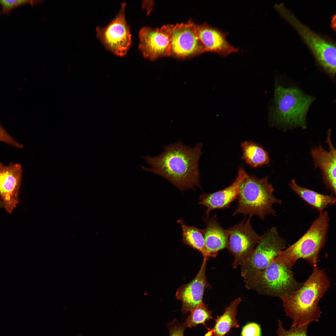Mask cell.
<instances>
[{"mask_svg": "<svg viewBox=\"0 0 336 336\" xmlns=\"http://www.w3.org/2000/svg\"><path fill=\"white\" fill-rule=\"evenodd\" d=\"M331 130L329 129L326 142L329 150H325L321 145L311 150L310 154L313 159L315 168L319 167L322 173L324 183L327 188L334 195L336 187V151L331 138Z\"/></svg>", "mask_w": 336, "mask_h": 336, "instance_id": "cell-15", "label": "cell"}, {"mask_svg": "<svg viewBox=\"0 0 336 336\" xmlns=\"http://www.w3.org/2000/svg\"><path fill=\"white\" fill-rule=\"evenodd\" d=\"M163 26L170 38V56L185 58L205 53L197 33L196 25L192 21Z\"/></svg>", "mask_w": 336, "mask_h": 336, "instance_id": "cell-9", "label": "cell"}, {"mask_svg": "<svg viewBox=\"0 0 336 336\" xmlns=\"http://www.w3.org/2000/svg\"><path fill=\"white\" fill-rule=\"evenodd\" d=\"M261 329L259 325L251 323L247 324L242 329L241 336H261Z\"/></svg>", "mask_w": 336, "mask_h": 336, "instance_id": "cell-26", "label": "cell"}, {"mask_svg": "<svg viewBox=\"0 0 336 336\" xmlns=\"http://www.w3.org/2000/svg\"><path fill=\"white\" fill-rule=\"evenodd\" d=\"M196 30L204 52L213 53L225 57L239 51V48L231 45L227 40L226 37L228 32L212 27L206 23L196 25Z\"/></svg>", "mask_w": 336, "mask_h": 336, "instance_id": "cell-17", "label": "cell"}, {"mask_svg": "<svg viewBox=\"0 0 336 336\" xmlns=\"http://www.w3.org/2000/svg\"><path fill=\"white\" fill-rule=\"evenodd\" d=\"M245 219L228 229L230 233L228 250L233 255L232 265L234 269L249 259L261 238L250 224L251 217L245 222Z\"/></svg>", "mask_w": 336, "mask_h": 336, "instance_id": "cell-11", "label": "cell"}, {"mask_svg": "<svg viewBox=\"0 0 336 336\" xmlns=\"http://www.w3.org/2000/svg\"><path fill=\"white\" fill-rule=\"evenodd\" d=\"M329 222L327 212L320 213L304 234L280 252L273 262L292 267L298 259L301 258L314 267H316L319 261V253L326 242Z\"/></svg>", "mask_w": 336, "mask_h": 336, "instance_id": "cell-3", "label": "cell"}, {"mask_svg": "<svg viewBox=\"0 0 336 336\" xmlns=\"http://www.w3.org/2000/svg\"><path fill=\"white\" fill-rule=\"evenodd\" d=\"M206 227L203 229L206 249L211 257L217 256L218 251L228 247L229 231L220 225L217 214L203 217Z\"/></svg>", "mask_w": 336, "mask_h": 336, "instance_id": "cell-18", "label": "cell"}, {"mask_svg": "<svg viewBox=\"0 0 336 336\" xmlns=\"http://www.w3.org/2000/svg\"><path fill=\"white\" fill-rule=\"evenodd\" d=\"M0 141L3 142L14 147L21 148L23 146L14 139L5 130L0 124Z\"/></svg>", "mask_w": 336, "mask_h": 336, "instance_id": "cell-27", "label": "cell"}, {"mask_svg": "<svg viewBox=\"0 0 336 336\" xmlns=\"http://www.w3.org/2000/svg\"><path fill=\"white\" fill-rule=\"evenodd\" d=\"M139 35V48L144 57L152 61L170 55V38L163 26L155 29L143 27Z\"/></svg>", "mask_w": 336, "mask_h": 336, "instance_id": "cell-14", "label": "cell"}, {"mask_svg": "<svg viewBox=\"0 0 336 336\" xmlns=\"http://www.w3.org/2000/svg\"><path fill=\"white\" fill-rule=\"evenodd\" d=\"M4 207V203L3 201L0 200V208Z\"/></svg>", "mask_w": 336, "mask_h": 336, "instance_id": "cell-30", "label": "cell"}, {"mask_svg": "<svg viewBox=\"0 0 336 336\" xmlns=\"http://www.w3.org/2000/svg\"><path fill=\"white\" fill-rule=\"evenodd\" d=\"M248 176L244 168L240 167L237 177L230 185L214 193L201 194L198 204L206 207V217H209L210 212L213 210L229 208L231 203L237 199L240 183Z\"/></svg>", "mask_w": 336, "mask_h": 336, "instance_id": "cell-16", "label": "cell"}, {"mask_svg": "<svg viewBox=\"0 0 336 336\" xmlns=\"http://www.w3.org/2000/svg\"><path fill=\"white\" fill-rule=\"evenodd\" d=\"M329 285L324 270L316 266L299 288L280 297L286 315L292 320L291 326H303L319 321L322 312L318 303Z\"/></svg>", "mask_w": 336, "mask_h": 336, "instance_id": "cell-2", "label": "cell"}, {"mask_svg": "<svg viewBox=\"0 0 336 336\" xmlns=\"http://www.w3.org/2000/svg\"><path fill=\"white\" fill-rule=\"evenodd\" d=\"M242 301L240 297L236 299L225 307L222 315H217L214 326L212 329L213 336H224L231 329L240 327L236 316L238 306Z\"/></svg>", "mask_w": 336, "mask_h": 336, "instance_id": "cell-20", "label": "cell"}, {"mask_svg": "<svg viewBox=\"0 0 336 336\" xmlns=\"http://www.w3.org/2000/svg\"><path fill=\"white\" fill-rule=\"evenodd\" d=\"M274 8L296 30L321 67L329 74L334 75L336 70L335 44L303 24L283 3L276 4Z\"/></svg>", "mask_w": 336, "mask_h": 336, "instance_id": "cell-6", "label": "cell"}, {"mask_svg": "<svg viewBox=\"0 0 336 336\" xmlns=\"http://www.w3.org/2000/svg\"><path fill=\"white\" fill-rule=\"evenodd\" d=\"M241 146L243 152L242 159L252 167L269 164L268 153L260 145L251 141H245L241 143Z\"/></svg>", "mask_w": 336, "mask_h": 336, "instance_id": "cell-22", "label": "cell"}, {"mask_svg": "<svg viewBox=\"0 0 336 336\" xmlns=\"http://www.w3.org/2000/svg\"><path fill=\"white\" fill-rule=\"evenodd\" d=\"M278 328L277 333L278 336H307V330L308 325L303 326H291L287 330L285 329L282 321L278 320Z\"/></svg>", "mask_w": 336, "mask_h": 336, "instance_id": "cell-24", "label": "cell"}, {"mask_svg": "<svg viewBox=\"0 0 336 336\" xmlns=\"http://www.w3.org/2000/svg\"><path fill=\"white\" fill-rule=\"evenodd\" d=\"M22 173L20 164L11 163L5 166L0 162V195L4 208L10 213L19 202L18 195Z\"/></svg>", "mask_w": 336, "mask_h": 336, "instance_id": "cell-13", "label": "cell"}, {"mask_svg": "<svg viewBox=\"0 0 336 336\" xmlns=\"http://www.w3.org/2000/svg\"><path fill=\"white\" fill-rule=\"evenodd\" d=\"M268 180V176L258 179L252 175L243 179L239 186L238 205L233 215L241 214L251 218L256 215L263 220L267 215L276 216L273 206L281 204L282 201L274 196V189Z\"/></svg>", "mask_w": 336, "mask_h": 336, "instance_id": "cell-5", "label": "cell"}, {"mask_svg": "<svg viewBox=\"0 0 336 336\" xmlns=\"http://www.w3.org/2000/svg\"><path fill=\"white\" fill-rule=\"evenodd\" d=\"M208 259L203 257L200 268L195 277L189 283L181 286L176 292V298L182 302L183 314L191 312L202 302L205 290L211 287L206 276Z\"/></svg>", "mask_w": 336, "mask_h": 336, "instance_id": "cell-12", "label": "cell"}, {"mask_svg": "<svg viewBox=\"0 0 336 336\" xmlns=\"http://www.w3.org/2000/svg\"><path fill=\"white\" fill-rule=\"evenodd\" d=\"M181 226L182 242L184 245L201 253L203 257H211L206 247L203 230L195 226H189L184 222V218L177 221Z\"/></svg>", "mask_w": 336, "mask_h": 336, "instance_id": "cell-21", "label": "cell"}, {"mask_svg": "<svg viewBox=\"0 0 336 336\" xmlns=\"http://www.w3.org/2000/svg\"><path fill=\"white\" fill-rule=\"evenodd\" d=\"M244 282L248 290H254L260 294L279 297L297 289L303 284L295 279L292 267L274 262Z\"/></svg>", "mask_w": 336, "mask_h": 336, "instance_id": "cell-7", "label": "cell"}, {"mask_svg": "<svg viewBox=\"0 0 336 336\" xmlns=\"http://www.w3.org/2000/svg\"><path fill=\"white\" fill-rule=\"evenodd\" d=\"M38 1L25 0H0V5L2 9L0 14L8 15L13 10L22 5L30 4L33 5L37 2Z\"/></svg>", "mask_w": 336, "mask_h": 336, "instance_id": "cell-25", "label": "cell"}, {"mask_svg": "<svg viewBox=\"0 0 336 336\" xmlns=\"http://www.w3.org/2000/svg\"><path fill=\"white\" fill-rule=\"evenodd\" d=\"M126 5L125 2L121 3L118 14L107 26L96 29L98 38L106 49L121 57L126 54L132 44L130 26L125 18Z\"/></svg>", "mask_w": 336, "mask_h": 336, "instance_id": "cell-10", "label": "cell"}, {"mask_svg": "<svg viewBox=\"0 0 336 336\" xmlns=\"http://www.w3.org/2000/svg\"><path fill=\"white\" fill-rule=\"evenodd\" d=\"M290 188L303 201L318 211L320 213L329 205H334L336 198L333 195L320 194L298 185L292 179L289 184Z\"/></svg>", "mask_w": 336, "mask_h": 336, "instance_id": "cell-19", "label": "cell"}, {"mask_svg": "<svg viewBox=\"0 0 336 336\" xmlns=\"http://www.w3.org/2000/svg\"><path fill=\"white\" fill-rule=\"evenodd\" d=\"M314 98L298 88L276 83L270 117L275 124L284 127H306V116Z\"/></svg>", "mask_w": 336, "mask_h": 336, "instance_id": "cell-4", "label": "cell"}, {"mask_svg": "<svg viewBox=\"0 0 336 336\" xmlns=\"http://www.w3.org/2000/svg\"><path fill=\"white\" fill-rule=\"evenodd\" d=\"M287 242L273 227L262 236L252 254L241 266V275L246 280L267 268L278 254L286 248Z\"/></svg>", "mask_w": 336, "mask_h": 336, "instance_id": "cell-8", "label": "cell"}, {"mask_svg": "<svg viewBox=\"0 0 336 336\" xmlns=\"http://www.w3.org/2000/svg\"><path fill=\"white\" fill-rule=\"evenodd\" d=\"M190 312V314L184 324L185 327L192 328L199 324H203L206 326V322L214 319L212 315L213 311L208 310V305H205L203 302Z\"/></svg>", "mask_w": 336, "mask_h": 336, "instance_id": "cell-23", "label": "cell"}, {"mask_svg": "<svg viewBox=\"0 0 336 336\" xmlns=\"http://www.w3.org/2000/svg\"><path fill=\"white\" fill-rule=\"evenodd\" d=\"M185 327L174 321L169 327L170 336H184Z\"/></svg>", "mask_w": 336, "mask_h": 336, "instance_id": "cell-28", "label": "cell"}, {"mask_svg": "<svg viewBox=\"0 0 336 336\" xmlns=\"http://www.w3.org/2000/svg\"><path fill=\"white\" fill-rule=\"evenodd\" d=\"M203 145L200 142L190 147L179 141L164 146L163 152L157 156H142L151 167L141 168L163 177L182 191L194 190V187L201 188L198 164Z\"/></svg>", "mask_w": 336, "mask_h": 336, "instance_id": "cell-1", "label": "cell"}, {"mask_svg": "<svg viewBox=\"0 0 336 336\" xmlns=\"http://www.w3.org/2000/svg\"><path fill=\"white\" fill-rule=\"evenodd\" d=\"M208 332L206 333L204 336H212L213 335V332L212 329H208Z\"/></svg>", "mask_w": 336, "mask_h": 336, "instance_id": "cell-29", "label": "cell"}]
</instances>
